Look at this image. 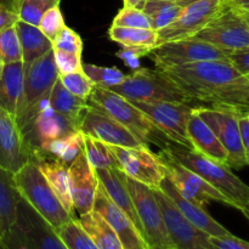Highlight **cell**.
Segmentation results:
<instances>
[{
	"instance_id": "cell-59",
	"label": "cell",
	"mask_w": 249,
	"mask_h": 249,
	"mask_svg": "<svg viewBox=\"0 0 249 249\" xmlns=\"http://www.w3.org/2000/svg\"><path fill=\"white\" fill-rule=\"evenodd\" d=\"M248 119H249V114H248Z\"/></svg>"
},
{
	"instance_id": "cell-33",
	"label": "cell",
	"mask_w": 249,
	"mask_h": 249,
	"mask_svg": "<svg viewBox=\"0 0 249 249\" xmlns=\"http://www.w3.org/2000/svg\"><path fill=\"white\" fill-rule=\"evenodd\" d=\"M182 7L170 0H146L142 11L148 16L153 31L169 26L178 18Z\"/></svg>"
},
{
	"instance_id": "cell-56",
	"label": "cell",
	"mask_w": 249,
	"mask_h": 249,
	"mask_svg": "<svg viewBox=\"0 0 249 249\" xmlns=\"http://www.w3.org/2000/svg\"><path fill=\"white\" fill-rule=\"evenodd\" d=\"M246 77H247V78H248V79H249V75H246Z\"/></svg>"
},
{
	"instance_id": "cell-38",
	"label": "cell",
	"mask_w": 249,
	"mask_h": 249,
	"mask_svg": "<svg viewBox=\"0 0 249 249\" xmlns=\"http://www.w3.org/2000/svg\"><path fill=\"white\" fill-rule=\"evenodd\" d=\"M0 60L4 65L22 61L21 43L15 26L0 31Z\"/></svg>"
},
{
	"instance_id": "cell-10",
	"label": "cell",
	"mask_w": 249,
	"mask_h": 249,
	"mask_svg": "<svg viewBox=\"0 0 249 249\" xmlns=\"http://www.w3.org/2000/svg\"><path fill=\"white\" fill-rule=\"evenodd\" d=\"M228 51L195 38L180 39L157 45L150 55L157 70L177 67L202 61L229 60Z\"/></svg>"
},
{
	"instance_id": "cell-45",
	"label": "cell",
	"mask_w": 249,
	"mask_h": 249,
	"mask_svg": "<svg viewBox=\"0 0 249 249\" xmlns=\"http://www.w3.org/2000/svg\"><path fill=\"white\" fill-rule=\"evenodd\" d=\"M17 21V0H0V31L15 26Z\"/></svg>"
},
{
	"instance_id": "cell-18",
	"label": "cell",
	"mask_w": 249,
	"mask_h": 249,
	"mask_svg": "<svg viewBox=\"0 0 249 249\" xmlns=\"http://www.w3.org/2000/svg\"><path fill=\"white\" fill-rule=\"evenodd\" d=\"M92 209L96 211L113 229L124 249H148L140 231L136 229L129 216L109 198L100 182Z\"/></svg>"
},
{
	"instance_id": "cell-37",
	"label": "cell",
	"mask_w": 249,
	"mask_h": 249,
	"mask_svg": "<svg viewBox=\"0 0 249 249\" xmlns=\"http://www.w3.org/2000/svg\"><path fill=\"white\" fill-rule=\"evenodd\" d=\"M56 5H60V1L57 0H17L18 19L38 27L43 15Z\"/></svg>"
},
{
	"instance_id": "cell-13",
	"label": "cell",
	"mask_w": 249,
	"mask_h": 249,
	"mask_svg": "<svg viewBox=\"0 0 249 249\" xmlns=\"http://www.w3.org/2000/svg\"><path fill=\"white\" fill-rule=\"evenodd\" d=\"M109 146V145H108ZM118 167L126 177L151 187L160 189V181L165 177L164 168L160 157L148 148V146L139 147H119L109 146Z\"/></svg>"
},
{
	"instance_id": "cell-49",
	"label": "cell",
	"mask_w": 249,
	"mask_h": 249,
	"mask_svg": "<svg viewBox=\"0 0 249 249\" xmlns=\"http://www.w3.org/2000/svg\"><path fill=\"white\" fill-rule=\"evenodd\" d=\"M224 2L235 9L249 11V0H224Z\"/></svg>"
},
{
	"instance_id": "cell-35",
	"label": "cell",
	"mask_w": 249,
	"mask_h": 249,
	"mask_svg": "<svg viewBox=\"0 0 249 249\" xmlns=\"http://www.w3.org/2000/svg\"><path fill=\"white\" fill-rule=\"evenodd\" d=\"M67 249H99L78 223L77 218L63 224L56 230Z\"/></svg>"
},
{
	"instance_id": "cell-58",
	"label": "cell",
	"mask_w": 249,
	"mask_h": 249,
	"mask_svg": "<svg viewBox=\"0 0 249 249\" xmlns=\"http://www.w3.org/2000/svg\"><path fill=\"white\" fill-rule=\"evenodd\" d=\"M57 1H61V0H57Z\"/></svg>"
},
{
	"instance_id": "cell-2",
	"label": "cell",
	"mask_w": 249,
	"mask_h": 249,
	"mask_svg": "<svg viewBox=\"0 0 249 249\" xmlns=\"http://www.w3.org/2000/svg\"><path fill=\"white\" fill-rule=\"evenodd\" d=\"M162 151L175 162L203 178L230 201L231 207L240 209L242 213L249 211V186L236 177L228 165L175 143H170Z\"/></svg>"
},
{
	"instance_id": "cell-44",
	"label": "cell",
	"mask_w": 249,
	"mask_h": 249,
	"mask_svg": "<svg viewBox=\"0 0 249 249\" xmlns=\"http://www.w3.org/2000/svg\"><path fill=\"white\" fill-rule=\"evenodd\" d=\"M151 49L147 48H135V46H122L121 50L117 53V56L124 61L128 67L131 70H138L140 68V58L143 56H147L151 53Z\"/></svg>"
},
{
	"instance_id": "cell-51",
	"label": "cell",
	"mask_w": 249,
	"mask_h": 249,
	"mask_svg": "<svg viewBox=\"0 0 249 249\" xmlns=\"http://www.w3.org/2000/svg\"><path fill=\"white\" fill-rule=\"evenodd\" d=\"M197 1H201V0H175V2L181 7H185L187 6V5L194 4V2H197Z\"/></svg>"
},
{
	"instance_id": "cell-27",
	"label": "cell",
	"mask_w": 249,
	"mask_h": 249,
	"mask_svg": "<svg viewBox=\"0 0 249 249\" xmlns=\"http://www.w3.org/2000/svg\"><path fill=\"white\" fill-rule=\"evenodd\" d=\"M16 31L22 49V62L28 66L46 53L53 50V41L40 31V28L23 21H17Z\"/></svg>"
},
{
	"instance_id": "cell-43",
	"label": "cell",
	"mask_w": 249,
	"mask_h": 249,
	"mask_svg": "<svg viewBox=\"0 0 249 249\" xmlns=\"http://www.w3.org/2000/svg\"><path fill=\"white\" fill-rule=\"evenodd\" d=\"M53 50L56 66H57L60 74L83 71L82 53H70V51L58 50V49H53Z\"/></svg>"
},
{
	"instance_id": "cell-25",
	"label": "cell",
	"mask_w": 249,
	"mask_h": 249,
	"mask_svg": "<svg viewBox=\"0 0 249 249\" xmlns=\"http://www.w3.org/2000/svg\"><path fill=\"white\" fill-rule=\"evenodd\" d=\"M187 135L191 142L192 148L196 152L216 160L219 163L226 164L228 162V153L225 148L218 140L214 131L208 126V124L198 116L196 107L192 111L187 122Z\"/></svg>"
},
{
	"instance_id": "cell-40",
	"label": "cell",
	"mask_w": 249,
	"mask_h": 249,
	"mask_svg": "<svg viewBox=\"0 0 249 249\" xmlns=\"http://www.w3.org/2000/svg\"><path fill=\"white\" fill-rule=\"evenodd\" d=\"M112 26L152 29L147 15L142 10L133 9V7H123L113 18Z\"/></svg>"
},
{
	"instance_id": "cell-11",
	"label": "cell",
	"mask_w": 249,
	"mask_h": 249,
	"mask_svg": "<svg viewBox=\"0 0 249 249\" xmlns=\"http://www.w3.org/2000/svg\"><path fill=\"white\" fill-rule=\"evenodd\" d=\"M173 143L189 150L192 148L187 135V122L195 107L178 102L131 101Z\"/></svg>"
},
{
	"instance_id": "cell-52",
	"label": "cell",
	"mask_w": 249,
	"mask_h": 249,
	"mask_svg": "<svg viewBox=\"0 0 249 249\" xmlns=\"http://www.w3.org/2000/svg\"><path fill=\"white\" fill-rule=\"evenodd\" d=\"M240 12H241V15L243 16V18H245V21L247 22V24L249 27V11H243V10H240Z\"/></svg>"
},
{
	"instance_id": "cell-26",
	"label": "cell",
	"mask_w": 249,
	"mask_h": 249,
	"mask_svg": "<svg viewBox=\"0 0 249 249\" xmlns=\"http://www.w3.org/2000/svg\"><path fill=\"white\" fill-rule=\"evenodd\" d=\"M24 71V63L17 61L4 65L0 75V105L14 117L23 91Z\"/></svg>"
},
{
	"instance_id": "cell-19",
	"label": "cell",
	"mask_w": 249,
	"mask_h": 249,
	"mask_svg": "<svg viewBox=\"0 0 249 249\" xmlns=\"http://www.w3.org/2000/svg\"><path fill=\"white\" fill-rule=\"evenodd\" d=\"M29 160L31 150L15 117L0 105V167L15 174Z\"/></svg>"
},
{
	"instance_id": "cell-30",
	"label": "cell",
	"mask_w": 249,
	"mask_h": 249,
	"mask_svg": "<svg viewBox=\"0 0 249 249\" xmlns=\"http://www.w3.org/2000/svg\"><path fill=\"white\" fill-rule=\"evenodd\" d=\"M77 220L99 249H124L113 229L96 211L79 215Z\"/></svg>"
},
{
	"instance_id": "cell-29",
	"label": "cell",
	"mask_w": 249,
	"mask_h": 249,
	"mask_svg": "<svg viewBox=\"0 0 249 249\" xmlns=\"http://www.w3.org/2000/svg\"><path fill=\"white\" fill-rule=\"evenodd\" d=\"M49 105L56 112L73 122L78 128L80 126L83 117L90 106L88 104V100L80 99V97L75 96L72 92L68 91L61 83L60 77L57 78V80L53 84V90H51Z\"/></svg>"
},
{
	"instance_id": "cell-5",
	"label": "cell",
	"mask_w": 249,
	"mask_h": 249,
	"mask_svg": "<svg viewBox=\"0 0 249 249\" xmlns=\"http://www.w3.org/2000/svg\"><path fill=\"white\" fill-rule=\"evenodd\" d=\"M15 185L22 198L55 230L75 219L57 198L34 160H29L14 174Z\"/></svg>"
},
{
	"instance_id": "cell-9",
	"label": "cell",
	"mask_w": 249,
	"mask_h": 249,
	"mask_svg": "<svg viewBox=\"0 0 249 249\" xmlns=\"http://www.w3.org/2000/svg\"><path fill=\"white\" fill-rule=\"evenodd\" d=\"M191 38L231 53L249 48V27L240 10L224 2L219 14Z\"/></svg>"
},
{
	"instance_id": "cell-47",
	"label": "cell",
	"mask_w": 249,
	"mask_h": 249,
	"mask_svg": "<svg viewBox=\"0 0 249 249\" xmlns=\"http://www.w3.org/2000/svg\"><path fill=\"white\" fill-rule=\"evenodd\" d=\"M229 61L238 72L243 75H249V48L231 51L229 53Z\"/></svg>"
},
{
	"instance_id": "cell-22",
	"label": "cell",
	"mask_w": 249,
	"mask_h": 249,
	"mask_svg": "<svg viewBox=\"0 0 249 249\" xmlns=\"http://www.w3.org/2000/svg\"><path fill=\"white\" fill-rule=\"evenodd\" d=\"M160 190L167 195L168 198L177 206L182 215L201 231L208 233L209 236H226L231 233L228 229H225L215 219L212 218L203 204L185 198L167 175L160 181Z\"/></svg>"
},
{
	"instance_id": "cell-7",
	"label": "cell",
	"mask_w": 249,
	"mask_h": 249,
	"mask_svg": "<svg viewBox=\"0 0 249 249\" xmlns=\"http://www.w3.org/2000/svg\"><path fill=\"white\" fill-rule=\"evenodd\" d=\"M1 249H67L51 228L21 197L17 207V219L2 236Z\"/></svg>"
},
{
	"instance_id": "cell-3",
	"label": "cell",
	"mask_w": 249,
	"mask_h": 249,
	"mask_svg": "<svg viewBox=\"0 0 249 249\" xmlns=\"http://www.w3.org/2000/svg\"><path fill=\"white\" fill-rule=\"evenodd\" d=\"M58 77L60 72L53 57V50L26 66L23 91L15 116L24 141L31 133L40 109L44 105L49 104L50 92Z\"/></svg>"
},
{
	"instance_id": "cell-31",
	"label": "cell",
	"mask_w": 249,
	"mask_h": 249,
	"mask_svg": "<svg viewBox=\"0 0 249 249\" xmlns=\"http://www.w3.org/2000/svg\"><path fill=\"white\" fill-rule=\"evenodd\" d=\"M39 151L70 165L84 151V135L80 130L45 143Z\"/></svg>"
},
{
	"instance_id": "cell-20",
	"label": "cell",
	"mask_w": 249,
	"mask_h": 249,
	"mask_svg": "<svg viewBox=\"0 0 249 249\" xmlns=\"http://www.w3.org/2000/svg\"><path fill=\"white\" fill-rule=\"evenodd\" d=\"M68 172H70V190L74 212H78L79 215L89 213L94 208L99 179L95 169L88 160L84 151H82L77 158L68 165Z\"/></svg>"
},
{
	"instance_id": "cell-23",
	"label": "cell",
	"mask_w": 249,
	"mask_h": 249,
	"mask_svg": "<svg viewBox=\"0 0 249 249\" xmlns=\"http://www.w3.org/2000/svg\"><path fill=\"white\" fill-rule=\"evenodd\" d=\"M31 160L36 163L40 172L48 180L53 191L60 199L68 214L74 216L72 196L70 190V172L68 165L56 158H49L48 155L39 150H34L31 155ZM75 218V216H74Z\"/></svg>"
},
{
	"instance_id": "cell-48",
	"label": "cell",
	"mask_w": 249,
	"mask_h": 249,
	"mask_svg": "<svg viewBox=\"0 0 249 249\" xmlns=\"http://www.w3.org/2000/svg\"><path fill=\"white\" fill-rule=\"evenodd\" d=\"M238 124H240V131L241 138H242L243 147H245L246 156H247L248 165H249V119L248 116H241L238 119Z\"/></svg>"
},
{
	"instance_id": "cell-16",
	"label": "cell",
	"mask_w": 249,
	"mask_h": 249,
	"mask_svg": "<svg viewBox=\"0 0 249 249\" xmlns=\"http://www.w3.org/2000/svg\"><path fill=\"white\" fill-rule=\"evenodd\" d=\"M165 175L172 180L178 191L190 201H195L197 203L207 204L212 201L220 202V203L231 206L230 201L223 194L214 189L211 184L206 181L203 178L187 169L184 165L179 164L174 160L165 155L162 150L158 153Z\"/></svg>"
},
{
	"instance_id": "cell-21",
	"label": "cell",
	"mask_w": 249,
	"mask_h": 249,
	"mask_svg": "<svg viewBox=\"0 0 249 249\" xmlns=\"http://www.w3.org/2000/svg\"><path fill=\"white\" fill-rule=\"evenodd\" d=\"M78 130L79 128L73 122L46 104L36 116L33 128L26 138V143L32 155L34 150H40L45 143Z\"/></svg>"
},
{
	"instance_id": "cell-57",
	"label": "cell",
	"mask_w": 249,
	"mask_h": 249,
	"mask_svg": "<svg viewBox=\"0 0 249 249\" xmlns=\"http://www.w3.org/2000/svg\"><path fill=\"white\" fill-rule=\"evenodd\" d=\"M170 1H175V0H170Z\"/></svg>"
},
{
	"instance_id": "cell-32",
	"label": "cell",
	"mask_w": 249,
	"mask_h": 249,
	"mask_svg": "<svg viewBox=\"0 0 249 249\" xmlns=\"http://www.w3.org/2000/svg\"><path fill=\"white\" fill-rule=\"evenodd\" d=\"M108 36L111 40L121 44L122 46L147 48L151 50L157 46V32L153 29L111 26Z\"/></svg>"
},
{
	"instance_id": "cell-54",
	"label": "cell",
	"mask_w": 249,
	"mask_h": 249,
	"mask_svg": "<svg viewBox=\"0 0 249 249\" xmlns=\"http://www.w3.org/2000/svg\"><path fill=\"white\" fill-rule=\"evenodd\" d=\"M243 214H245V215L247 216V219L249 220V211H247V212H243Z\"/></svg>"
},
{
	"instance_id": "cell-24",
	"label": "cell",
	"mask_w": 249,
	"mask_h": 249,
	"mask_svg": "<svg viewBox=\"0 0 249 249\" xmlns=\"http://www.w3.org/2000/svg\"><path fill=\"white\" fill-rule=\"evenodd\" d=\"M95 173H96L99 182L102 185L109 198L116 203V206L119 209H122L129 216V219L133 221L134 225L136 226V229L142 235V228H141L140 220H139L130 192H129L128 186L125 184L124 173L118 167L95 169Z\"/></svg>"
},
{
	"instance_id": "cell-41",
	"label": "cell",
	"mask_w": 249,
	"mask_h": 249,
	"mask_svg": "<svg viewBox=\"0 0 249 249\" xmlns=\"http://www.w3.org/2000/svg\"><path fill=\"white\" fill-rule=\"evenodd\" d=\"M65 26V18L61 12L60 5H56L43 15L38 27L51 41H53Z\"/></svg>"
},
{
	"instance_id": "cell-1",
	"label": "cell",
	"mask_w": 249,
	"mask_h": 249,
	"mask_svg": "<svg viewBox=\"0 0 249 249\" xmlns=\"http://www.w3.org/2000/svg\"><path fill=\"white\" fill-rule=\"evenodd\" d=\"M160 71L194 101L240 116L249 114V79L229 60L202 61Z\"/></svg>"
},
{
	"instance_id": "cell-17",
	"label": "cell",
	"mask_w": 249,
	"mask_h": 249,
	"mask_svg": "<svg viewBox=\"0 0 249 249\" xmlns=\"http://www.w3.org/2000/svg\"><path fill=\"white\" fill-rule=\"evenodd\" d=\"M79 130L109 146L139 147L142 143L122 124L99 107L90 105L80 123ZM145 146V145H143Z\"/></svg>"
},
{
	"instance_id": "cell-46",
	"label": "cell",
	"mask_w": 249,
	"mask_h": 249,
	"mask_svg": "<svg viewBox=\"0 0 249 249\" xmlns=\"http://www.w3.org/2000/svg\"><path fill=\"white\" fill-rule=\"evenodd\" d=\"M209 242L213 249H249V242L236 237L232 233L226 236H211Z\"/></svg>"
},
{
	"instance_id": "cell-4",
	"label": "cell",
	"mask_w": 249,
	"mask_h": 249,
	"mask_svg": "<svg viewBox=\"0 0 249 249\" xmlns=\"http://www.w3.org/2000/svg\"><path fill=\"white\" fill-rule=\"evenodd\" d=\"M89 101L92 106L101 108L114 121L128 129L142 145L148 146L153 143L164 148L173 143L140 109L131 104V101L124 99L117 92L95 85L89 96Z\"/></svg>"
},
{
	"instance_id": "cell-28",
	"label": "cell",
	"mask_w": 249,
	"mask_h": 249,
	"mask_svg": "<svg viewBox=\"0 0 249 249\" xmlns=\"http://www.w3.org/2000/svg\"><path fill=\"white\" fill-rule=\"evenodd\" d=\"M21 195L15 185L14 174L0 167V232L4 236L17 219ZM2 238V237H1Z\"/></svg>"
},
{
	"instance_id": "cell-50",
	"label": "cell",
	"mask_w": 249,
	"mask_h": 249,
	"mask_svg": "<svg viewBox=\"0 0 249 249\" xmlns=\"http://www.w3.org/2000/svg\"><path fill=\"white\" fill-rule=\"evenodd\" d=\"M124 7H133V9L142 10L146 4V0H123Z\"/></svg>"
},
{
	"instance_id": "cell-42",
	"label": "cell",
	"mask_w": 249,
	"mask_h": 249,
	"mask_svg": "<svg viewBox=\"0 0 249 249\" xmlns=\"http://www.w3.org/2000/svg\"><path fill=\"white\" fill-rule=\"evenodd\" d=\"M83 48L84 45H83L82 36L67 26L63 27L62 31L57 34L55 40L53 41V49L70 51V53H82Z\"/></svg>"
},
{
	"instance_id": "cell-14",
	"label": "cell",
	"mask_w": 249,
	"mask_h": 249,
	"mask_svg": "<svg viewBox=\"0 0 249 249\" xmlns=\"http://www.w3.org/2000/svg\"><path fill=\"white\" fill-rule=\"evenodd\" d=\"M153 195L160 204L168 235L175 249H213L209 242L211 236L190 223L164 192L153 189Z\"/></svg>"
},
{
	"instance_id": "cell-53",
	"label": "cell",
	"mask_w": 249,
	"mask_h": 249,
	"mask_svg": "<svg viewBox=\"0 0 249 249\" xmlns=\"http://www.w3.org/2000/svg\"><path fill=\"white\" fill-rule=\"evenodd\" d=\"M2 68H4V63H2V61L0 60V75H1V72H2Z\"/></svg>"
},
{
	"instance_id": "cell-60",
	"label": "cell",
	"mask_w": 249,
	"mask_h": 249,
	"mask_svg": "<svg viewBox=\"0 0 249 249\" xmlns=\"http://www.w3.org/2000/svg\"><path fill=\"white\" fill-rule=\"evenodd\" d=\"M0 240H1V238H0Z\"/></svg>"
},
{
	"instance_id": "cell-6",
	"label": "cell",
	"mask_w": 249,
	"mask_h": 249,
	"mask_svg": "<svg viewBox=\"0 0 249 249\" xmlns=\"http://www.w3.org/2000/svg\"><path fill=\"white\" fill-rule=\"evenodd\" d=\"M109 90L129 101L197 104L157 68H138L133 73L125 75L121 84Z\"/></svg>"
},
{
	"instance_id": "cell-8",
	"label": "cell",
	"mask_w": 249,
	"mask_h": 249,
	"mask_svg": "<svg viewBox=\"0 0 249 249\" xmlns=\"http://www.w3.org/2000/svg\"><path fill=\"white\" fill-rule=\"evenodd\" d=\"M125 184L133 198L142 228V236L148 249H175L168 235L162 211L153 195V189L126 175Z\"/></svg>"
},
{
	"instance_id": "cell-39",
	"label": "cell",
	"mask_w": 249,
	"mask_h": 249,
	"mask_svg": "<svg viewBox=\"0 0 249 249\" xmlns=\"http://www.w3.org/2000/svg\"><path fill=\"white\" fill-rule=\"evenodd\" d=\"M60 80L68 91L72 92L75 96L80 97V99L89 101V96L94 89L95 84L83 71L60 74Z\"/></svg>"
},
{
	"instance_id": "cell-15",
	"label": "cell",
	"mask_w": 249,
	"mask_h": 249,
	"mask_svg": "<svg viewBox=\"0 0 249 249\" xmlns=\"http://www.w3.org/2000/svg\"><path fill=\"white\" fill-rule=\"evenodd\" d=\"M224 0H201L182 7L178 18L157 31V45L194 36L219 14Z\"/></svg>"
},
{
	"instance_id": "cell-34",
	"label": "cell",
	"mask_w": 249,
	"mask_h": 249,
	"mask_svg": "<svg viewBox=\"0 0 249 249\" xmlns=\"http://www.w3.org/2000/svg\"><path fill=\"white\" fill-rule=\"evenodd\" d=\"M84 152L94 169L118 167L116 156L113 155L109 146L92 136L84 135Z\"/></svg>"
},
{
	"instance_id": "cell-55",
	"label": "cell",
	"mask_w": 249,
	"mask_h": 249,
	"mask_svg": "<svg viewBox=\"0 0 249 249\" xmlns=\"http://www.w3.org/2000/svg\"><path fill=\"white\" fill-rule=\"evenodd\" d=\"M2 237V236H1V232H0V238H1Z\"/></svg>"
},
{
	"instance_id": "cell-12",
	"label": "cell",
	"mask_w": 249,
	"mask_h": 249,
	"mask_svg": "<svg viewBox=\"0 0 249 249\" xmlns=\"http://www.w3.org/2000/svg\"><path fill=\"white\" fill-rule=\"evenodd\" d=\"M196 111L198 116L208 124L209 128L214 131L218 140L225 148L228 153L226 165L235 169L248 165L247 156L241 138L240 124H238L240 114L229 109L204 106L196 107Z\"/></svg>"
},
{
	"instance_id": "cell-36",
	"label": "cell",
	"mask_w": 249,
	"mask_h": 249,
	"mask_svg": "<svg viewBox=\"0 0 249 249\" xmlns=\"http://www.w3.org/2000/svg\"><path fill=\"white\" fill-rule=\"evenodd\" d=\"M83 72L96 87L105 88V89H111L116 85H119L125 78V74L118 68L101 67L91 63H83Z\"/></svg>"
}]
</instances>
